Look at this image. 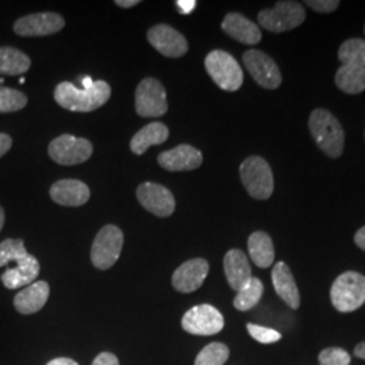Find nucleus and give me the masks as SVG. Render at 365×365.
Instances as JSON below:
<instances>
[{
    "label": "nucleus",
    "mask_w": 365,
    "mask_h": 365,
    "mask_svg": "<svg viewBox=\"0 0 365 365\" xmlns=\"http://www.w3.org/2000/svg\"><path fill=\"white\" fill-rule=\"evenodd\" d=\"M31 66L30 57L15 48H0V73L6 76L24 75Z\"/></svg>",
    "instance_id": "26"
},
{
    "label": "nucleus",
    "mask_w": 365,
    "mask_h": 365,
    "mask_svg": "<svg viewBox=\"0 0 365 365\" xmlns=\"http://www.w3.org/2000/svg\"><path fill=\"white\" fill-rule=\"evenodd\" d=\"M364 33H365V26H364Z\"/></svg>",
    "instance_id": "43"
},
{
    "label": "nucleus",
    "mask_w": 365,
    "mask_h": 365,
    "mask_svg": "<svg viewBox=\"0 0 365 365\" xmlns=\"http://www.w3.org/2000/svg\"><path fill=\"white\" fill-rule=\"evenodd\" d=\"M13 146V140L9 134L0 133V158L4 156Z\"/></svg>",
    "instance_id": "36"
},
{
    "label": "nucleus",
    "mask_w": 365,
    "mask_h": 365,
    "mask_svg": "<svg viewBox=\"0 0 365 365\" xmlns=\"http://www.w3.org/2000/svg\"><path fill=\"white\" fill-rule=\"evenodd\" d=\"M92 365H119L117 356L110 352L99 353Z\"/></svg>",
    "instance_id": "35"
},
{
    "label": "nucleus",
    "mask_w": 365,
    "mask_h": 365,
    "mask_svg": "<svg viewBox=\"0 0 365 365\" xmlns=\"http://www.w3.org/2000/svg\"><path fill=\"white\" fill-rule=\"evenodd\" d=\"M341 64L365 66V39H346L339 49Z\"/></svg>",
    "instance_id": "28"
},
{
    "label": "nucleus",
    "mask_w": 365,
    "mask_h": 365,
    "mask_svg": "<svg viewBox=\"0 0 365 365\" xmlns=\"http://www.w3.org/2000/svg\"><path fill=\"white\" fill-rule=\"evenodd\" d=\"M249 256L259 268H268L274 264V247L272 238L264 232L252 233L248 240Z\"/></svg>",
    "instance_id": "24"
},
{
    "label": "nucleus",
    "mask_w": 365,
    "mask_h": 365,
    "mask_svg": "<svg viewBox=\"0 0 365 365\" xmlns=\"http://www.w3.org/2000/svg\"><path fill=\"white\" fill-rule=\"evenodd\" d=\"M135 111L140 117H163L168 111L167 92L157 78H144L135 90Z\"/></svg>",
    "instance_id": "8"
},
{
    "label": "nucleus",
    "mask_w": 365,
    "mask_h": 365,
    "mask_svg": "<svg viewBox=\"0 0 365 365\" xmlns=\"http://www.w3.org/2000/svg\"><path fill=\"white\" fill-rule=\"evenodd\" d=\"M336 86L349 95L365 91V66L342 64L336 73Z\"/></svg>",
    "instance_id": "25"
},
{
    "label": "nucleus",
    "mask_w": 365,
    "mask_h": 365,
    "mask_svg": "<svg viewBox=\"0 0 365 365\" xmlns=\"http://www.w3.org/2000/svg\"><path fill=\"white\" fill-rule=\"evenodd\" d=\"M330 300L339 313H352L365 303L364 274L348 271L339 274L330 288Z\"/></svg>",
    "instance_id": "3"
},
{
    "label": "nucleus",
    "mask_w": 365,
    "mask_h": 365,
    "mask_svg": "<svg viewBox=\"0 0 365 365\" xmlns=\"http://www.w3.org/2000/svg\"><path fill=\"white\" fill-rule=\"evenodd\" d=\"M138 202L145 210L160 218L170 217L175 211V197L168 188L157 182H144L137 188Z\"/></svg>",
    "instance_id": "13"
},
{
    "label": "nucleus",
    "mask_w": 365,
    "mask_h": 365,
    "mask_svg": "<svg viewBox=\"0 0 365 365\" xmlns=\"http://www.w3.org/2000/svg\"><path fill=\"white\" fill-rule=\"evenodd\" d=\"M123 248V233L115 225H106L92 242L91 261L98 269H110Z\"/></svg>",
    "instance_id": "7"
},
{
    "label": "nucleus",
    "mask_w": 365,
    "mask_h": 365,
    "mask_svg": "<svg viewBox=\"0 0 365 365\" xmlns=\"http://www.w3.org/2000/svg\"><path fill=\"white\" fill-rule=\"evenodd\" d=\"M140 1L138 0H117L115 4L123 9H130L133 6H137Z\"/></svg>",
    "instance_id": "41"
},
{
    "label": "nucleus",
    "mask_w": 365,
    "mask_h": 365,
    "mask_svg": "<svg viewBox=\"0 0 365 365\" xmlns=\"http://www.w3.org/2000/svg\"><path fill=\"white\" fill-rule=\"evenodd\" d=\"M41 267L39 262L33 255H27L25 259L16 262V267L9 268L1 274V283L9 289L27 287L36 282L38 277Z\"/></svg>",
    "instance_id": "22"
},
{
    "label": "nucleus",
    "mask_w": 365,
    "mask_h": 365,
    "mask_svg": "<svg viewBox=\"0 0 365 365\" xmlns=\"http://www.w3.org/2000/svg\"><path fill=\"white\" fill-rule=\"evenodd\" d=\"M272 283L274 291L280 299L292 310H298L300 306V294L294 274L286 262L279 261L272 269Z\"/></svg>",
    "instance_id": "21"
},
{
    "label": "nucleus",
    "mask_w": 365,
    "mask_h": 365,
    "mask_svg": "<svg viewBox=\"0 0 365 365\" xmlns=\"http://www.w3.org/2000/svg\"><path fill=\"white\" fill-rule=\"evenodd\" d=\"M49 156L60 165H78L86 163L93 153V146L86 138L64 134L54 138L48 148Z\"/></svg>",
    "instance_id": "9"
},
{
    "label": "nucleus",
    "mask_w": 365,
    "mask_h": 365,
    "mask_svg": "<svg viewBox=\"0 0 365 365\" xmlns=\"http://www.w3.org/2000/svg\"><path fill=\"white\" fill-rule=\"evenodd\" d=\"M209 271V262L205 259L185 261L172 274V286L182 294L194 292L203 286Z\"/></svg>",
    "instance_id": "15"
},
{
    "label": "nucleus",
    "mask_w": 365,
    "mask_h": 365,
    "mask_svg": "<svg viewBox=\"0 0 365 365\" xmlns=\"http://www.w3.org/2000/svg\"><path fill=\"white\" fill-rule=\"evenodd\" d=\"M46 365H78L75 360L72 359H68V357H58V359H54L52 361H49Z\"/></svg>",
    "instance_id": "39"
},
{
    "label": "nucleus",
    "mask_w": 365,
    "mask_h": 365,
    "mask_svg": "<svg viewBox=\"0 0 365 365\" xmlns=\"http://www.w3.org/2000/svg\"><path fill=\"white\" fill-rule=\"evenodd\" d=\"M354 242L359 248L365 252V226H363L356 235H354Z\"/></svg>",
    "instance_id": "38"
},
{
    "label": "nucleus",
    "mask_w": 365,
    "mask_h": 365,
    "mask_svg": "<svg viewBox=\"0 0 365 365\" xmlns=\"http://www.w3.org/2000/svg\"><path fill=\"white\" fill-rule=\"evenodd\" d=\"M354 356L357 357V359H361V360H365V341L364 342H360V344H357L356 345V348H354Z\"/></svg>",
    "instance_id": "40"
},
{
    "label": "nucleus",
    "mask_w": 365,
    "mask_h": 365,
    "mask_svg": "<svg viewBox=\"0 0 365 365\" xmlns=\"http://www.w3.org/2000/svg\"><path fill=\"white\" fill-rule=\"evenodd\" d=\"M244 64L247 66L250 76L265 90H276L282 86V73L277 64L267 53L252 49L244 53Z\"/></svg>",
    "instance_id": "11"
},
{
    "label": "nucleus",
    "mask_w": 365,
    "mask_h": 365,
    "mask_svg": "<svg viewBox=\"0 0 365 365\" xmlns=\"http://www.w3.org/2000/svg\"><path fill=\"white\" fill-rule=\"evenodd\" d=\"M84 86L86 88L80 90L72 83L63 81L54 90V101L69 111L91 113L107 103L111 96V87L103 80L84 78Z\"/></svg>",
    "instance_id": "1"
},
{
    "label": "nucleus",
    "mask_w": 365,
    "mask_h": 365,
    "mask_svg": "<svg viewBox=\"0 0 365 365\" xmlns=\"http://www.w3.org/2000/svg\"><path fill=\"white\" fill-rule=\"evenodd\" d=\"M150 45L165 57L179 58L188 51V42L182 33L168 25H156L148 31Z\"/></svg>",
    "instance_id": "14"
},
{
    "label": "nucleus",
    "mask_w": 365,
    "mask_h": 365,
    "mask_svg": "<svg viewBox=\"0 0 365 365\" xmlns=\"http://www.w3.org/2000/svg\"><path fill=\"white\" fill-rule=\"evenodd\" d=\"M264 294V284L259 277H252L245 287L241 288L235 295V309L240 312H248L259 304Z\"/></svg>",
    "instance_id": "27"
},
{
    "label": "nucleus",
    "mask_w": 365,
    "mask_h": 365,
    "mask_svg": "<svg viewBox=\"0 0 365 365\" xmlns=\"http://www.w3.org/2000/svg\"><path fill=\"white\" fill-rule=\"evenodd\" d=\"M309 129L317 146L330 158H339L344 152L345 133L330 111L317 108L309 118Z\"/></svg>",
    "instance_id": "2"
},
{
    "label": "nucleus",
    "mask_w": 365,
    "mask_h": 365,
    "mask_svg": "<svg viewBox=\"0 0 365 365\" xmlns=\"http://www.w3.org/2000/svg\"><path fill=\"white\" fill-rule=\"evenodd\" d=\"M306 19V11L298 1H277L272 9L261 10L257 21L271 33H284L299 27Z\"/></svg>",
    "instance_id": "6"
},
{
    "label": "nucleus",
    "mask_w": 365,
    "mask_h": 365,
    "mask_svg": "<svg viewBox=\"0 0 365 365\" xmlns=\"http://www.w3.org/2000/svg\"><path fill=\"white\" fill-rule=\"evenodd\" d=\"M64 26L66 21L58 14H30L14 24V31L21 37H45L60 31Z\"/></svg>",
    "instance_id": "12"
},
{
    "label": "nucleus",
    "mask_w": 365,
    "mask_h": 365,
    "mask_svg": "<svg viewBox=\"0 0 365 365\" xmlns=\"http://www.w3.org/2000/svg\"><path fill=\"white\" fill-rule=\"evenodd\" d=\"M27 250L24 240L7 238L0 242V268L9 265L10 262H18L26 257Z\"/></svg>",
    "instance_id": "30"
},
{
    "label": "nucleus",
    "mask_w": 365,
    "mask_h": 365,
    "mask_svg": "<svg viewBox=\"0 0 365 365\" xmlns=\"http://www.w3.org/2000/svg\"><path fill=\"white\" fill-rule=\"evenodd\" d=\"M4 221H6V215H4V210L3 207L0 206V232H1V229H3V226H4Z\"/></svg>",
    "instance_id": "42"
},
{
    "label": "nucleus",
    "mask_w": 365,
    "mask_h": 365,
    "mask_svg": "<svg viewBox=\"0 0 365 365\" xmlns=\"http://www.w3.org/2000/svg\"><path fill=\"white\" fill-rule=\"evenodd\" d=\"M241 182L249 195L257 200H267L274 194V173L269 164L260 156H250L240 167Z\"/></svg>",
    "instance_id": "4"
},
{
    "label": "nucleus",
    "mask_w": 365,
    "mask_h": 365,
    "mask_svg": "<svg viewBox=\"0 0 365 365\" xmlns=\"http://www.w3.org/2000/svg\"><path fill=\"white\" fill-rule=\"evenodd\" d=\"M319 365H349L351 356L342 348H327L318 356Z\"/></svg>",
    "instance_id": "32"
},
{
    "label": "nucleus",
    "mask_w": 365,
    "mask_h": 365,
    "mask_svg": "<svg viewBox=\"0 0 365 365\" xmlns=\"http://www.w3.org/2000/svg\"><path fill=\"white\" fill-rule=\"evenodd\" d=\"M51 295V287L46 282L38 280L19 291L14 298V307L19 314L31 315L38 313L46 304Z\"/></svg>",
    "instance_id": "18"
},
{
    "label": "nucleus",
    "mask_w": 365,
    "mask_h": 365,
    "mask_svg": "<svg viewBox=\"0 0 365 365\" xmlns=\"http://www.w3.org/2000/svg\"><path fill=\"white\" fill-rule=\"evenodd\" d=\"M306 4L317 13L329 14L339 9V0H307Z\"/></svg>",
    "instance_id": "34"
},
{
    "label": "nucleus",
    "mask_w": 365,
    "mask_h": 365,
    "mask_svg": "<svg viewBox=\"0 0 365 365\" xmlns=\"http://www.w3.org/2000/svg\"><path fill=\"white\" fill-rule=\"evenodd\" d=\"M91 191L86 182L75 179H64L51 187V197L60 206L78 207L90 200Z\"/></svg>",
    "instance_id": "17"
},
{
    "label": "nucleus",
    "mask_w": 365,
    "mask_h": 365,
    "mask_svg": "<svg viewBox=\"0 0 365 365\" xmlns=\"http://www.w3.org/2000/svg\"><path fill=\"white\" fill-rule=\"evenodd\" d=\"M230 356L229 348L222 342H211L196 356L195 365H223Z\"/></svg>",
    "instance_id": "29"
},
{
    "label": "nucleus",
    "mask_w": 365,
    "mask_h": 365,
    "mask_svg": "<svg viewBox=\"0 0 365 365\" xmlns=\"http://www.w3.org/2000/svg\"><path fill=\"white\" fill-rule=\"evenodd\" d=\"M223 271L226 274L227 283L235 291L245 287L252 276V268L249 265L247 255L240 249H230L223 259Z\"/></svg>",
    "instance_id": "19"
},
{
    "label": "nucleus",
    "mask_w": 365,
    "mask_h": 365,
    "mask_svg": "<svg viewBox=\"0 0 365 365\" xmlns=\"http://www.w3.org/2000/svg\"><path fill=\"white\" fill-rule=\"evenodd\" d=\"M203 163V155L191 145H179L158 156V164L170 172H182L199 168Z\"/></svg>",
    "instance_id": "16"
},
{
    "label": "nucleus",
    "mask_w": 365,
    "mask_h": 365,
    "mask_svg": "<svg viewBox=\"0 0 365 365\" xmlns=\"http://www.w3.org/2000/svg\"><path fill=\"white\" fill-rule=\"evenodd\" d=\"M176 6H178L179 13L187 15L195 9L196 1H194V0H180V1H176Z\"/></svg>",
    "instance_id": "37"
},
{
    "label": "nucleus",
    "mask_w": 365,
    "mask_h": 365,
    "mask_svg": "<svg viewBox=\"0 0 365 365\" xmlns=\"http://www.w3.org/2000/svg\"><path fill=\"white\" fill-rule=\"evenodd\" d=\"M222 30L232 38L245 43L257 45L262 38L260 27L247 16L238 13L227 14L222 22Z\"/></svg>",
    "instance_id": "20"
},
{
    "label": "nucleus",
    "mask_w": 365,
    "mask_h": 365,
    "mask_svg": "<svg viewBox=\"0 0 365 365\" xmlns=\"http://www.w3.org/2000/svg\"><path fill=\"white\" fill-rule=\"evenodd\" d=\"M170 137L168 128L161 122L146 125L131 138L130 149L134 155H144L152 145L164 144Z\"/></svg>",
    "instance_id": "23"
},
{
    "label": "nucleus",
    "mask_w": 365,
    "mask_h": 365,
    "mask_svg": "<svg viewBox=\"0 0 365 365\" xmlns=\"http://www.w3.org/2000/svg\"><path fill=\"white\" fill-rule=\"evenodd\" d=\"M206 71L214 83L223 91L235 92L244 83L242 68L230 53L212 51L205 60Z\"/></svg>",
    "instance_id": "5"
},
{
    "label": "nucleus",
    "mask_w": 365,
    "mask_h": 365,
    "mask_svg": "<svg viewBox=\"0 0 365 365\" xmlns=\"http://www.w3.org/2000/svg\"><path fill=\"white\" fill-rule=\"evenodd\" d=\"M249 334L252 336V339H256L260 344H274L282 339V334L279 331H276L274 329L269 327H260V325H255V324H248L247 325Z\"/></svg>",
    "instance_id": "33"
},
{
    "label": "nucleus",
    "mask_w": 365,
    "mask_h": 365,
    "mask_svg": "<svg viewBox=\"0 0 365 365\" xmlns=\"http://www.w3.org/2000/svg\"><path fill=\"white\" fill-rule=\"evenodd\" d=\"M182 327L194 336H214L225 327V318L211 304H199L182 315Z\"/></svg>",
    "instance_id": "10"
},
{
    "label": "nucleus",
    "mask_w": 365,
    "mask_h": 365,
    "mask_svg": "<svg viewBox=\"0 0 365 365\" xmlns=\"http://www.w3.org/2000/svg\"><path fill=\"white\" fill-rule=\"evenodd\" d=\"M27 105V96L24 92L0 86V113H15Z\"/></svg>",
    "instance_id": "31"
}]
</instances>
